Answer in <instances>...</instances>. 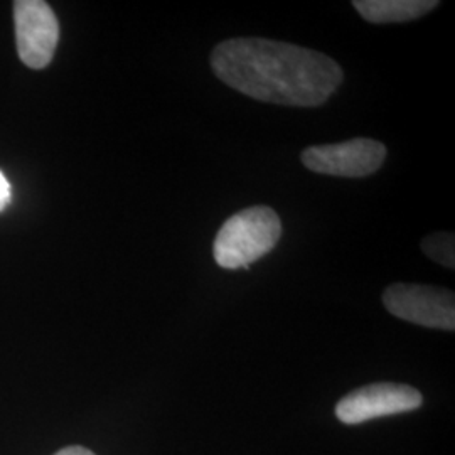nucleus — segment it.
Masks as SVG:
<instances>
[{
	"instance_id": "1",
	"label": "nucleus",
	"mask_w": 455,
	"mask_h": 455,
	"mask_svg": "<svg viewBox=\"0 0 455 455\" xmlns=\"http://www.w3.org/2000/svg\"><path fill=\"white\" fill-rule=\"evenodd\" d=\"M212 73L229 88L265 103L319 107L341 86V66L314 49L261 37H235L212 52Z\"/></svg>"
},
{
	"instance_id": "2",
	"label": "nucleus",
	"mask_w": 455,
	"mask_h": 455,
	"mask_svg": "<svg viewBox=\"0 0 455 455\" xmlns=\"http://www.w3.org/2000/svg\"><path fill=\"white\" fill-rule=\"evenodd\" d=\"M282 236V221L268 206L242 210L220 228L214 243V260L227 270L248 268L275 248Z\"/></svg>"
},
{
	"instance_id": "3",
	"label": "nucleus",
	"mask_w": 455,
	"mask_h": 455,
	"mask_svg": "<svg viewBox=\"0 0 455 455\" xmlns=\"http://www.w3.org/2000/svg\"><path fill=\"white\" fill-rule=\"evenodd\" d=\"M383 304L395 317L411 324L454 331L455 295L430 285L393 283L383 293Z\"/></svg>"
},
{
	"instance_id": "4",
	"label": "nucleus",
	"mask_w": 455,
	"mask_h": 455,
	"mask_svg": "<svg viewBox=\"0 0 455 455\" xmlns=\"http://www.w3.org/2000/svg\"><path fill=\"white\" fill-rule=\"evenodd\" d=\"M302 164L317 174L336 178H368L387 159V147L373 139H353L339 144L307 147Z\"/></svg>"
},
{
	"instance_id": "5",
	"label": "nucleus",
	"mask_w": 455,
	"mask_h": 455,
	"mask_svg": "<svg viewBox=\"0 0 455 455\" xmlns=\"http://www.w3.org/2000/svg\"><path fill=\"white\" fill-rule=\"evenodd\" d=\"M14 19L22 63L33 69L46 68L60 41V24L52 9L43 0H17Z\"/></svg>"
},
{
	"instance_id": "6",
	"label": "nucleus",
	"mask_w": 455,
	"mask_h": 455,
	"mask_svg": "<svg viewBox=\"0 0 455 455\" xmlns=\"http://www.w3.org/2000/svg\"><path fill=\"white\" fill-rule=\"evenodd\" d=\"M422 393L400 383H373L351 391L336 405V417L346 425H358L379 417L422 407Z\"/></svg>"
},
{
	"instance_id": "7",
	"label": "nucleus",
	"mask_w": 455,
	"mask_h": 455,
	"mask_svg": "<svg viewBox=\"0 0 455 455\" xmlns=\"http://www.w3.org/2000/svg\"><path fill=\"white\" fill-rule=\"evenodd\" d=\"M359 16L371 24L410 22L432 12L437 0H356L353 2Z\"/></svg>"
},
{
	"instance_id": "8",
	"label": "nucleus",
	"mask_w": 455,
	"mask_h": 455,
	"mask_svg": "<svg viewBox=\"0 0 455 455\" xmlns=\"http://www.w3.org/2000/svg\"><path fill=\"white\" fill-rule=\"evenodd\" d=\"M422 251L430 259L443 265L445 268H455V238L454 233L439 231L425 236L422 240Z\"/></svg>"
},
{
	"instance_id": "9",
	"label": "nucleus",
	"mask_w": 455,
	"mask_h": 455,
	"mask_svg": "<svg viewBox=\"0 0 455 455\" xmlns=\"http://www.w3.org/2000/svg\"><path fill=\"white\" fill-rule=\"evenodd\" d=\"M9 203H11V184L0 172V212H4Z\"/></svg>"
},
{
	"instance_id": "10",
	"label": "nucleus",
	"mask_w": 455,
	"mask_h": 455,
	"mask_svg": "<svg viewBox=\"0 0 455 455\" xmlns=\"http://www.w3.org/2000/svg\"><path fill=\"white\" fill-rule=\"evenodd\" d=\"M54 455H95L92 451H88V449H84V447H78V445H75V447H66L63 451H60V452H56Z\"/></svg>"
}]
</instances>
